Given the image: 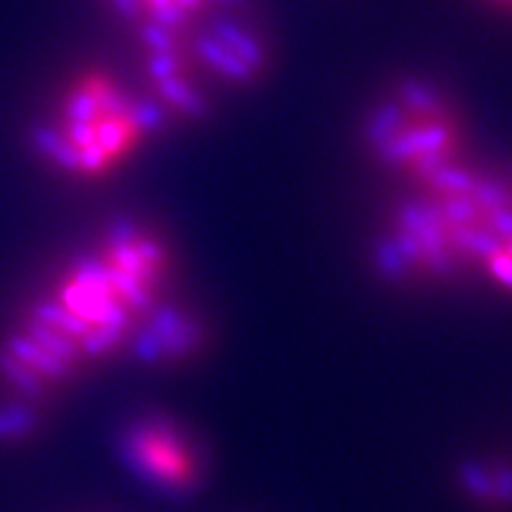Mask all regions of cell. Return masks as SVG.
Masks as SVG:
<instances>
[{
  "mask_svg": "<svg viewBox=\"0 0 512 512\" xmlns=\"http://www.w3.org/2000/svg\"><path fill=\"white\" fill-rule=\"evenodd\" d=\"M368 266L401 292L479 290L512 304V162L475 155L399 188L368 242Z\"/></svg>",
  "mask_w": 512,
  "mask_h": 512,
  "instance_id": "2",
  "label": "cell"
},
{
  "mask_svg": "<svg viewBox=\"0 0 512 512\" xmlns=\"http://www.w3.org/2000/svg\"><path fill=\"white\" fill-rule=\"evenodd\" d=\"M451 489L472 512H512V451L477 448L451 467Z\"/></svg>",
  "mask_w": 512,
  "mask_h": 512,
  "instance_id": "7",
  "label": "cell"
},
{
  "mask_svg": "<svg viewBox=\"0 0 512 512\" xmlns=\"http://www.w3.org/2000/svg\"><path fill=\"white\" fill-rule=\"evenodd\" d=\"M185 290L171 235L117 216L50 271L0 332V441L41 427L76 384L126 363Z\"/></svg>",
  "mask_w": 512,
  "mask_h": 512,
  "instance_id": "1",
  "label": "cell"
},
{
  "mask_svg": "<svg viewBox=\"0 0 512 512\" xmlns=\"http://www.w3.org/2000/svg\"><path fill=\"white\" fill-rule=\"evenodd\" d=\"M131 38L138 81L169 117L207 119L216 95L268 74L271 36L261 0H102Z\"/></svg>",
  "mask_w": 512,
  "mask_h": 512,
  "instance_id": "3",
  "label": "cell"
},
{
  "mask_svg": "<svg viewBox=\"0 0 512 512\" xmlns=\"http://www.w3.org/2000/svg\"><path fill=\"white\" fill-rule=\"evenodd\" d=\"M482 3L496 15L512 19V0H482Z\"/></svg>",
  "mask_w": 512,
  "mask_h": 512,
  "instance_id": "8",
  "label": "cell"
},
{
  "mask_svg": "<svg viewBox=\"0 0 512 512\" xmlns=\"http://www.w3.org/2000/svg\"><path fill=\"white\" fill-rule=\"evenodd\" d=\"M117 453L133 477L157 494L188 498L209 482V448L181 415L143 408L121 422Z\"/></svg>",
  "mask_w": 512,
  "mask_h": 512,
  "instance_id": "6",
  "label": "cell"
},
{
  "mask_svg": "<svg viewBox=\"0 0 512 512\" xmlns=\"http://www.w3.org/2000/svg\"><path fill=\"white\" fill-rule=\"evenodd\" d=\"M361 150L399 188L444 174L475 157L456 95L432 76L389 81L361 117Z\"/></svg>",
  "mask_w": 512,
  "mask_h": 512,
  "instance_id": "5",
  "label": "cell"
},
{
  "mask_svg": "<svg viewBox=\"0 0 512 512\" xmlns=\"http://www.w3.org/2000/svg\"><path fill=\"white\" fill-rule=\"evenodd\" d=\"M171 126L138 79L86 64L62 81L31 128V147L48 169L74 183H100L133 164Z\"/></svg>",
  "mask_w": 512,
  "mask_h": 512,
  "instance_id": "4",
  "label": "cell"
}]
</instances>
